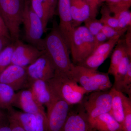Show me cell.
<instances>
[{
  "label": "cell",
  "instance_id": "5bb4252c",
  "mask_svg": "<svg viewBox=\"0 0 131 131\" xmlns=\"http://www.w3.org/2000/svg\"><path fill=\"white\" fill-rule=\"evenodd\" d=\"M30 88L35 100L41 105L47 107L56 97L47 81H33L30 83Z\"/></svg>",
  "mask_w": 131,
  "mask_h": 131
},
{
  "label": "cell",
  "instance_id": "603a6c76",
  "mask_svg": "<svg viewBox=\"0 0 131 131\" xmlns=\"http://www.w3.org/2000/svg\"><path fill=\"white\" fill-rule=\"evenodd\" d=\"M131 63V56L127 55L115 70L113 76L114 77V84L113 87L118 90L121 82L126 74L129 64Z\"/></svg>",
  "mask_w": 131,
  "mask_h": 131
},
{
  "label": "cell",
  "instance_id": "d6a6232c",
  "mask_svg": "<svg viewBox=\"0 0 131 131\" xmlns=\"http://www.w3.org/2000/svg\"><path fill=\"white\" fill-rule=\"evenodd\" d=\"M36 118L35 131H47V120L46 114L35 115Z\"/></svg>",
  "mask_w": 131,
  "mask_h": 131
},
{
  "label": "cell",
  "instance_id": "f546056e",
  "mask_svg": "<svg viewBox=\"0 0 131 131\" xmlns=\"http://www.w3.org/2000/svg\"><path fill=\"white\" fill-rule=\"evenodd\" d=\"M117 90L124 94H126L128 97L131 98V63L129 64L126 74Z\"/></svg>",
  "mask_w": 131,
  "mask_h": 131
},
{
  "label": "cell",
  "instance_id": "9c48e42d",
  "mask_svg": "<svg viewBox=\"0 0 131 131\" xmlns=\"http://www.w3.org/2000/svg\"><path fill=\"white\" fill-rule=\"evenodd\" d=\"M26 68L30 84L35 80L47 81L54 76L56 71L52 61L44 50L40 56Z\"/></svg>",
  "mask_w": 131,
  "mask_h": 131
},
{
  "label": "cell",
  "instance_id": "e575fe53",
  "mask_svg": "<svg viewBox=\"0 0 131 131\" xmlns=\"http://www.w3.org/2000/svg\"><path fill=\"white\" fill-rule=\"evenodd\" d=\"M108 39L102 31L94 36V50H95L100 45L106 42Z\"/></svg>",
  "mask_w": 131,
  "mask_h": 131
},
{
  "label": "cell",
  "instance_id": "484cf974",
  "mask_svg": "<svg viewBox=\"0 0 131 131\" xmlns=\"http://www.w3.org/2000/svg\"><path fill=\"white\" fill-rule=\"evenodd\" d=\"M101 17L100 20L103 25H106L116 29H120L119 28L118 20L114 16L111 15V12L107 5L102 6L101 9Z\"/></svg>",
  "mask_w": 131,
  "mask_h": 131
},
{
  "label": "cell",
  "instance_id": "6da1fadb",
  "mask_svg": "<svg viewBox=\"0 0 131 131\" xmlns=\"http://www.w3.org/2000/svg\"><path fill=\"white\" fill-rule=\"evenodd\" d=\"M43 50L51 59L56 71L71 77L74 64L71 62L70 50L56 23L54 22L51 30L43 39Z\"/></svg>",
  "mask_w": 131,
  "mask_h": 131
},
{
  "label": "cell",
  "instance_id": "cb8c5ba5",
  "mask_svg": "<svg viewBox=\"0 0 131 131\" xmlns=\"http://www.w3.org/2000/svg\"><path fill=\"white\" fill-rule=\"evenodd\" d=\"M120 38L121 37H116L108 39L106 42L99 46L95 50H94L91 54L100 56L108 57Z\"/></svg>",
  "mask_w": 131,
  "mask_h": 131
},
{
  "label": "cell",
  "instance_id": "30bf717a",
  "mask_svg": "<svg viewBox=\"0 0 131 131\" xmlns=\"http://www.w3.org/2000/svg\"><path fill=\"white\" fill-rule=\"evenodd\" d=\"M14 48L12 64L26 68L40 56L44 50L31 44L24 43L20 40L14 42Z\"/></svg>",
  "mask_w": 131,
  "mask_h": 131
},
{
  "label": "cell",
  "instance_id": "8d00e7d4",
  "mask_svg": "<svg viewBox=\"0 0 131 131\" xmlns=\"http://www.w3.org/2000/svg\"><path fill=\"white\" fill-rule=\"evenodd\" d=\"M12 39L6 37L0 36V52L8 45L12 43Z\"/></svg>",
  "mask_w": 131,
  "mask_h": 131
},
{
  "label": "cell",
  "instance_id": "60d3db41",
  "mask_svg": "<svg viewBox=\"0 0 131 131\" xmlns=\"http://www.w3.org/2000/svg\"><path fill=\"white\" fill-rule=\"evenodd\" d=\"M4 117V115L3 114L1 113V112H0V121H1L2 119Z\"/></svg>",
  "mask_w": 131,
  "mask_h": 131
},
{
  "label": "cell",
  "instance_id": "7a4b0ae2",
  "mask_svg": "<svg viewBox=\"0 0 131 131\" xmlns=\"http://www.w3.org/2000/svg\"><path fill=\"white\" fill-rule=\"evenodd\" d=\"M47 82L55 95L70 106L81 104L88 94L71 77L56 71Z\"/></svg>",
  "mask_w": 131,
  "mask_h": 131
},
{
  "label": "cell",
  "instance_id": "2e32d148",
  "mask_svg": "<svg viewBox=\"0 0 131 131\" xmlns=\"http://www.w3.org/2000/svg\"><path fill=\"white\" fill-rule=\"evenodd\" d=\"M60 131H89L86 115L81 108L78 112H70Z\"/></svg>",
  "mask_w": 131,
  "mask_h": 131
},
{
  "label": "cell",
  "instance_id": "d4e9b609",
  "mask_svg": "<svg viewBox=\"0 0 131 131\" xmlns=\"http://www.w3.org/2000/svg\"><path fill=\"white\" fill-rule=\"evenodd\" d=\"M14 48V43L13 42L6 46L0 52V74L12 64Z\"/></svg>",
  "mask_w": 131,
  "mask_h": 131
},
{
  "label": "cell",
  "instance_id": "8992f818",
  "mask_svg": "<svg viewBox=\"0 0 131 131\" xmlns=\"http://www.w3.org/2000/svg\"><path fill=\"white\" fill-rule=\"evenodd\" d=\"M85 96L80 105L86 115L89 126L101 115L109 113L112 96L110 90L96 91Z\"/></svg>",
  "mask_w": 131,
  "mask_h": 131
},
{
  "label": "cell",
  "instance_id": "7c38bea8",
  "mask_svg": "<svg viewBox=\"0 0 131 131\" xmlns=\"http://www.w3.org/2000/svg\"><path fill=\"white\" fill-rule=\"evenodd\" d=\"M58 11L59 18V30L70 49L75 29L71 11L70 0H58Z\"/></svg>",
  "mask_w": 131,
  "mask_h": 131
},
{
  "label": "cell",
  "instance_id": "74e56055",
  "mask_svg": "<svg viewBox=\"0 0 131 131\" xmlns=\"http://www.w3.org/2000/svg\"><path fill=\"white\" fill-rule=\"evenodd\" d=\"M9 125L12 131H26L13 120L8 118Z\"/></svg>",
  "mask_w": 131,
  "mask_h": 131
},
{
  "label": "cell",
  "instance_id": "4dcf8cb0",
  "mask_svg": "<svg viewBox=\"0 0 131 131\" xmlns=\"http://www.w3.org/2000/svg\"><path fill=\"white\" fill-rule=\"evenodd\" d=\"M127 30L116 29L106 25H103L101 31L105 35L108 39L116 37H121Z\"/></svg>",
  "mask_w": 131,
  "mask_h": 131
},
{
  "label": "cell",
  "instance_id": "1f68e13d",
  "mask_svg": "<svg viewBox=\"0 0 131 131\" xmlns=\"http://www.w3.org/2000/svg\"><path fill=\"white\" fill-rule=\"evenodd\" d=\"M131 6V0H119L114 6L108 7L111 13L114 15L122 11L129 10Z\"/></svg>",
  "mask_w": 131,
  "mask_h": 131
},
{
  "label": "cell",
  "instance_id": "f35d334b",
  "mask_svg": "<svg viewBox=\"0 0 131 131\" xmlns=\"http://www.w3.org/2000/svg\"><path fill=\"white\" fill-rule=\"evenodd\" d=\"M119 1V0H105V2H106L107 3L108 7H110L117 4Z\"/></svg>",
  "mask_w": 131,
  "mask_h": 131
},
{
  "label": "cell",
  "instance_id": "9a60e30c",
  "mask_svg": "<svg viewBox=\"0 0 131 131\" xmlns=\"http://www.w3.org/2000/svg\"><path fill=\"white\" fill-rule=\"evenodd\" d=\"M57 0H31V8L42 20L45 29L55 14Z\"/></svg>",
  "mask_w": 131,
  "mask_h": 131
},
{
  "label": "cell",
  "instance_id": "ab89813d",
  "mask_svg": "<svg viewBox=\"0 0 131 131\" xmlns=\"http://www.w3.org/2000/svg\"><path fill=\"white\" fill-rule=\"evenodd\" d=\"M0 131H12L11 129L8 125H5L0 124Z\"/></svg>",
  "mask_w": 131,
  "mask_h": 131
},
{
  "label": "cell",
  "instance_id": "44dd1931",
  "mask_svg": "<svg viewBox=\"0 0 131 131\" xmlns=\"http://www.w3.org/2000/svg\"><path fill=\"white\" fill-rule=\"evenodd\" d=\"M8 118L13 120L26 131H35L36 118L32 114L9 110Z\"/></svg>",
  "mask_w": 131,
  "mask_h": 131
},
{
  "label": "cell",
  "instance_id": "ba28073f",
  "mask_svg": "<svg viewBox=\"0 0 131 131\" xmlns=\"http://www.w3.org/2000/svg\"><path fill=\"white\" fill-rule=\"evenodd\" d=\"M71 106L65 101L56 97L47 106V131H60L70 112Z\"/></svg>",
  "mask_w": 131,
  "mask_h": 131
},
{
  "label": "cell",
  "instance_id": "836d02e7",
  "mask_svg": "<svg viewBox=\"0 0 131 131\" xmlns=\"http://www.w3.org/2000/svg\"><path fill=\"white\" fill-rule=\"evenodd\" d=\"M90 9V17L96 18L98 13V10L101 5L105 0H86Z\"/></svg>",
  "mask_w": 131,
  "mask_h": 131
},
{
  "label": "cell",
  "instance_id": "8fae6325",
  "mask_svg": "<svg viewBox=\"0 0 131 131\" xmlns=\"http://www.w3.org/2000/svg\"><path fill=\"white\" fill-rule=\"evenodd\" d=\"M26 68L10 64L0 74V82L9 85L15 91L30 87Z\"/></svg>",
  "mask_w": 131,
  "mask_h": 131
},
{
  "label": "cell",
  "instance_id": "f1b7e54d",
  "mask_svg": "<svg viewBox=\"0 0 131 131\" xmlns=\"http://www.w3.org/2000/svg\"><path fill=\"white\" fill-rule=\"evenodd\" d=\"M84 22L85 25L84 26L94 37L101 31L103 24L100 20L97 19L96 18H89Z\"/></svg>",
  "mask_w": 131,
  "mask_h": 131
},
{
  "label": "cell",
  "instance_id": "e0dca14e",
  "mask_svg": "<svg viewBox=\"0 0 131 131\" xmlns=\"http://www.w3.org/2000/svg\"><path fill=\"white\" fill-rule=\"evenodd\" d=\"M123 131L122 126L109 113L95 119L90 125L89 131Z\"/></svg>",
  "mask_w": 131,
  "mask_h": 131
},
{
  "label": "cell",
  "instance_id": "d6986e66",
  "mask_svg": "<svg viewBox=\"0 0 131 131\" xmlns=\"http://www.w3.org/2000/svg\"><path fill=\"white\" fill-rule=\"evenodd\" d=\"M112 96L111 108L109 113L123 126L124 120V111L123 96L124 94L112 87L110 90Z\"/></svg>",
  "mask_w": 131,
  "mask_h": 131
},
{
  "label": "cell",
  "instance_id": "83f0119b",
  "mask_svg": "<svg viewBox=\"0 0 131 131\" xmlns=\"http://www.w3.org/2000/svg\"><path fill=\"white\" fill-rule=\"evenodd\" d=\"M114 16L118 20L120 29L127 30L131 27V13L129 10L122 11Z\"/></svg>",
  "mask_w": 131,
  "mask_h": 131
},
{
  "label": "cell",
  "instance_id": "3957f363",
  "mask_svg": "<svg viewBox=\"0 0 131 131\" xmlns=\"http://www.w3.org/2000/svg\"><path fill=\"white\" fill-rule=\"evenodd\" d=\"M71 77L88 93L109 90L113 86L108 73L99 72L80 65L74 64Z\"/></svg>",
  "mask_w": 131,
  "mask_h": 131
},
{
  "label": "cell",
  "instance_id": "ac0fdd59",
  "mask_svg": "<svg viewBox=\"0 0 131 131\" xmlns=\"http://www.w3.org/2000/svg\"><path fill=\"white\" fill-rule=\"evenodd\" d=\"M70 7L74 28L90 17V9L86 0H70Z\"/></svg>",
  "mask_w": 131,
  "mask_h": 131
},
{
  "label": "cell",
  "instance_id": "ffe728a7",
  "mask_svg": "<svg viewBox=\"0 0 131 131\" xmlns=\"http://www.w3.org/2000/svg\"><path fill=\"white\" fill-rule=\"evenodd\" d=\"M115 47V48L111 56L110 65L108 71V74L113 76L118 65L124 57L127 55L131 56V52L128 50L125 38H120Z\"/></svg>",
  "mask_w": 131,
  "mask_h": 131
},
{
  "label": "cell",
  "instance_id": "4316f807",
  "mask_svg": "<svg viewBox=\"0 0 131 131\" xmlns=\"http://www.w3.org/2000/svg\"><path fill=\"white\" fill-rule=\"evenodd\" d=\"M124 120L122 129L123 131H131V98L123 96Z\"/></svg>",
  "mask_w": 131,
  "mask_h": 131
},
{
  "label": "cell",
  "instance_id": "7402d4cb",
  "mask_svg": "<svg viewBox=\"0 0 131 131\" xmlns=\"http://www.w3.org/2000/svg\"><path fill=\"white\" fill-rule=\"evenodd\" d=\"M15 93L14 90L7 84L0 82V106L12 109Z\"/></svg>",
  "mask_w": 131,
  "mask_h": 131
},
{
  "label": "cell",
  "instance_id": "5b68a950",
  "mask_svg": "<svg viewBox=\"0 0 131 131\" xmlns=\"http://www.w3.org/2000/svg\"><path fill=\"white\" fill-rule=\"evenodd\" d=\"M70 50L75 65L81 63L93 51L94 37L85 26L75 28Z\"/></svg>",
  "mask_w": 131,
  "mask_h": 131
},
{
  "label": "cell",
  "instance_id": "277c9868",
  "mask_svg": "<svg viewBox=\"0 0 131 131\" xmlns=\"http://www.w3.org/2000/svg\"><path fill=\"white\" fill-rule=\"evenodd\" d=\"M25 0H0V15L12 42L18 40Z\"/></svg>",
  "mask_w": 131,
  "mask_h": 131
},
{
  "label": "cell",
  "instance_id": "d590c367",
  "mask_svg": "<svg viewBox=\"0 0 131 131\" xmlns=\"http://www.w3.org/2000/svg\"><path fill=\"white\" fill-rule=\"evenodd\" d=\"M0 36L6 37L11 39L7 28L1 15H0Z\"/></svg>",
  "mask_w": 131,
  "mask_h": 131
},
{
  "label": "cell",
  "instance_id": "52a82bcc",
  "mask_svg": "<svg viewBox=\"0 0 131 131\" xmlns=\"http://www.w3.org/2000/svg\"><path fill=\"white\" fill-rule=\"evenodd\" d=\"M22 24L24 26L26 40L30 44L43 50L42 37L46 30L42 20L32 11L30 3L27 1L25 2Z\"/></svg>",
  "mask_w": 131,
  "mask_h": 131
},
{
  "label": "cell",
  "instance_id": "b9f144b4",
  "mask_svg": "<svg viewBox=\"0 0 131 131\" xmlns=\"http://www.w3.org/2000/svg\"></svg>",
  "mask_w": 131,
  "mask_h": 131
},
{
  "label": "cell",
  "instance_id": "4fadbf2b",
  "mask_svg": "<svg viewBox=\"0 0 131 131\" xmlns=\"http://www.w3.org/2000/svg\"><path fill=\"white\" fill-rule=\"evenodd\" d=\"M20 108L24 112L36 115L46 114L43 106L38 103L30 88L15 93L13 106Z\"/></svg>",
  "mask_w": 131,
  "mask_h": 131
}]
</instances>
